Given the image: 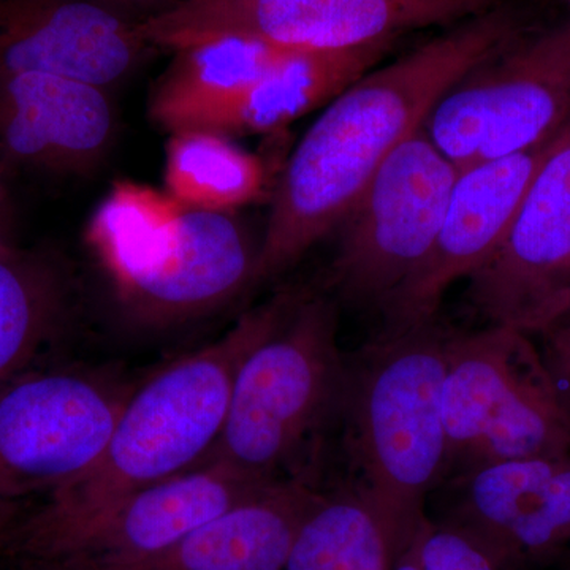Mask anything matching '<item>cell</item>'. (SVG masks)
Here are the masks:
<instances>
[{
    "label": "cell",
    "mask_w": 570,
    "mask_h": 570,
    "mask_svg": "<svg viewBox=\"0 0 570 570\" xmlns=\"http://www.w3.org/2000/svg\"><path fill=\"white\" fill-rule=\"evenodd\" d=\"M302 294L277 292L223 336L130 390L99 461L77 482L48 494L31 515L20 517L9 547L61 534L135 491L204 463L223 433L243 360L283 324Z\"/></svg>",
    "instance_id": "obj_2"
},
{
    "label": "cell",
    "mask_w": 570,
    "mask_h": 570,
    "mask_svg": "<svg viewBox=\"0 0 570 570\" xmlns=\"http://www.w3.org/2000/svg\"><path fill=\"white\" fill-rule=\"evenodd\" d=\"M554 138L557 135L528 151L460 168L430 254L382 306V335H395L436 321L450 285L463 277L468 279L489 262L508 234L521 198Z\"/></svg>",
    "instance_id": "obj_12"
},
{
    "label": "cell",
    "mask_w": 570,
    "mask_h": 570,
    "mask_svg": "<svg viewBox=\"0 0 570 570\" xmlns=\"http://www.w3.org/2000/svg\"><path fill=\"white\" fill-rule=\"evenodd\" d=\"M75 303L69 266L47 249L0 257V390L36 370L61 337Z\"/></svg>",
    "instance_id": "obj_20"
},
{
    "label": "cell",
    "mask_w": 570,
    "mask_h": 570,
    "mask_svg": "<svg viewBox=\"0 0 570 570\" xmlns=\"http://www.w3.org/2000/svg\"><path fill=\"white\" fill-rule=\"evenodd\" d=\"M498 0H179L138 26L153 48L243 37L298 51H343L460 22Z\"/></svg>",
    "instance_id": "obj_8"
},
{
    "label": "cell",
    "mask_w": 570,
    "mask_h": 570,
    "mask_svg": "<svg viewBox=\"0 0 570 570\" xmlns=\"http://www.w3.org/2000/svg\"><path fill=\"white\" fill-rule=\"evenodd\" d=\"M91 2L99 3L105 9L115 11L127 20L141 24L149 18L170 10L179 0H91Z\"/></svg>",
    "instance_id": "obj_25"
},
{
    "label": "cell",
    "mask_w": 570,
    "mask_h": 570,
    "mask_svg": "<svg viewBox=\"0 0 570 570\" xmlns=\"http://www.w3.org/2000/svg\"><path fill=\"white\" fill-rule=\"evenodd\" d=\"M460 168L415 130L390 154L335 232L330 285L354 305L381 307L436 242Z\"/></svg>",
    "instance_id": "obj_6"
},
{
    "label": "cell",
    "mask_w": 570,
    "mask_h": 570,
    "mask_svg": "<svg viewBox=\"0 0 570 570\" xmlns=\"http://www.w3.org/2000/svg\"><path fill=\"white\" fill-rule=\"evenodd\" d=\"M519 37L517 18L494 7L366 71L330 100L277 183L254 284L283 275L335 232L377 168L423 126L438 100Z\"/></svg>",
    "instance_id": "obj_1"
},
{
    "label": "cell",
    "mask_w": 570,
    "mask_h": 570,
    "mask_svg": "<svg viewBox=\"0 0 570 570\" xmlns=\"http://www.w3.org/2000/svg\"><path fill=\"white\" fill-rule=\"evenodd\" d=\"M116 137L108 89L48 73H0V170L88 175Z\"/></svg>",
    "instance_id": "obj_15"
},
{
    "label": "cell",
    "mask_w": 570,
    "mask_h": 570,
    "mask_svg": "<svg viewBox=\"0 0 570 570\" xmlns=\"http://www.w3.org/2000/svg\"><path fill=\"white\" fill-rule=\"evenodd\" d=\"M17 224L13 202L6 181V171L0 170V257L18 249Z\"/></svg>",
    "instance_id": "obj_26"
},
{
    "label": "cell",
    "mask_w": 570,
    "mask_h": 570,
    "mask_svg": "<svg viewBox=\"0 0 570 570\" xmlns=\"http://www.w3.org/2000/svg\"><path fill=\"white\" fill-rule=\"evenodd\" d=\"M165 193L187 208L236 212L266 187L264 163L230 135L209 129L170 134L165 146Z\"/></svg>",
    "instance_id": "obj_21"
},
{
    "label": "cell",
    "mask_w": 570,
    "mask_h": 570,
    "mask_svg": "<svg viewBox=\"0 0 570 570\" xmlns=\"http://www.w3.org/2000/svg\"><path fill=\"white\" fill-rule=\"evenodd\" d=\"M21 517V505H0V557H3L11 532Z\"/></svg>",
    "instance_id": "obj_29"
},
{
    "label": "cell",
    "mask_w": 570,
    "mask_h": 570,
    "mask_svg": "<svg viewBox=\"0 0 570 570\" xmlns=\"http://www.w3.org/2000/svg\"><path fill=\"white\" fill-rule=\"evenodd\" d=\"M132 385L88 370H32L0 390V505L88 474Z\"/></svg>",
    "instance_id": "obj_9"
},
{
    "label": "cell",
    "mask_w": 570,
    "mask_h": 570,
    "mask_svg": "<svg viewBox=\"0 0 570 570\" xmlns=\"http://www.w3.org/2000/svg\"><path fill=\"white\" fill-rule=\"evenodd\" d=\"M414 539L425 570H519L471 532L428 513L415 524Z\"/></svg>",
    "instance_id": "obj_23"
},
{
    "label": "cell",
    "mask_w": 570,
    "mask_h": 570,
    "mask_svg": "<svg viewBox=\"0 0 570 570\" xmlns=\"http://www.w3.org/2000/svg\"><path fill=\"white\" fill-rule=\"evenodd\" d=\"M346 379L336 303L303 291L283 324L243 360L223 433L205 461L254 482L325 487Z\"/></svg>",
    "instance_id": "obj_4"
},
{
    "label": "cell",
    "mask_w": 570,
    "mask_h": 570,
    "mask_svg": "<svg viewBox=\"0 0 570 570\" xmlns=\"http://www.w3.org/2000/svg\"><path fill=\"white\" fill-rule=\"evenodd\" d=\"M452 330L436 321L381 335L347 355L335 442L346 485L387 528L393 547L425 515L444 482L448 436L442 384Z\"/></svg>",
    "instance_id": "obj_3"
},
{
    "label": "cell",
    "mask_w": 570,
    "mask_h": 570,
    "mask_svg": "<svg viewBox=\"0 0 570 570\" xmlns=\"http://www.w3.org/2000/svg\"><path fill=\"white\" fill-rule=\"evenodd\" d=\"M558 397H560L561 406L564 407L566 414L570 420V381L562 382V384L557 385Z\"/></svg>",
    "instance_id": "obj_30"
},
{
    "label": "cell",
    "mask_w": 570,
    "mask_h": 570,
    "mask_svg": "<svg viewBox=\"0 0 570 570\" xmlns=\"http://www.w3.org/2000/svg\"><path fill=\"white\" fill-rule=\"evenodd\" d=\"M392 43L384 41L356 50L285 52L205 129L230 137L283 129L328 104L374 69Z\"/></svg>",
    "instance_id": "obj_19"
},
{
    "label": "cell",
    "mask_w": 570,
    "mask_h": 570,
    "mask_svg": "<svg viewBox=\"0 0 570 570\" xmlns=\"http://www.w3.org/2000/svg\"><path fill=\"white\" fill-rule=\"evenodd\" d=\"M273 483V482H272ZM268 483L205 461L115 502L61 534L7 547L20 570H118L149 560Z\"/></svg>",
    "instance_id": "obj_11"
},
{
    "label": "cell",
    "mask_w": 570,
    "mask_h": 570,
    "mask_svg": "<svg viewBox=\"0 0 570 570\" xmlns=\"http://www.w3.org/2000/svg\"><path fill=\"white\" fill-rule=\"evenodd\" d=\"M534 335L540 337V355L554 387L570 381V313L543 325Z\"/></svg>",
    "instance_id": "obj_24"
},
{
    "label": "cell",
    "mask_w": 570,
    "mask_h": 570,
    "mask_svg": "<svg viewBox=\"0 0 570 570\" xmlns=\"http://www.w3.org/2000/svg\"><path fill=\"white\" fill-rule=\"evenodd\" d=\"M566 313H570V285L568 288H564L560 295L554 296L550 303H547L542 309H539L527 324L521 326V330L530 333V335H534L543 325L549 324V322L554 321V318Z\"/></svg>",
    "instance_id": "obj_27"
},
{
    "label": "cell",
    "mask_w": 570,
    "mask_h": 570,
    "mask_svg": "<svg viewBox=\"0 0 570 570\" xmlns=\"http://www.w3.org/2000/svg\"><path fill=\"white\" fill-rule=\"evenodd\" d=\"M570 119V20L515 39L449 89L423 129L459 168L535 148Z\"/></svg>",
    "instance_id": "obj_7"
},
{
    "label": "cell",
    "mask_w": 570,
    "mask_h": 570,
    "mask_svg": "<svg viewBox=\"0 0 570 570\" xmlns=\"http://www.w3.org/2000/svg\"><path fill=\"white\" fill-rule=\"evenodd\" d=\"M151 45L137 22L91 0H0V73H48L108 89Z\"/></svg>",
    "instance_id": "obj_16"
},
{
    "label": "cell",
    "mask_w": 570,
    "mask_h": 570,
    "mask_svg": "<svg viewBox=\"0 0 570 570\" xmlns=\"http://www.w3.org/2000/svg\"><path fill=\"white\" fill-rule=\"evenodd\" d=\"M392 570H425L420 560L414 530L397 542L395 554H393Z\"/></svg>",
    "instance_id": "obj_28"
},
{
    "label": "cell",
    "mask_w": 570,
    "mask_h": 570,
    "mask_svg": "<svg viewBox=\"0 0 570 570\" xmlns=\"http://www.w3.org/2000/svg\"><path fill=\"white\" fill-rule=\"evenodd\" d=\"M322 490L321 483L306 479L268 483L163 553L118 570H285Z\"/></svg>",
    "instance_id": "obj_17"
},
{
    "label": "cell",
    "mask_w": 570,
    "mask_h": 570,
    "mask_svg": "<svg viewBox=\"0 0 570 570\" xmlns=\"http://www.w3.org/2000/svg\"><path fill=\"white\" fill-rule=\"evenodd\" d=\"M569 3H570V0H569Z\"/></svg>",
    "instance_id": "obj_31"
},
{
    "label": "cell",
    "mask_w": 570,
    "mask_h": 570,
    "mask_svg": "<svg viewBox=\"0 0 570 570\" xmlns=\"http://www.w3.org/2000/svg\"><path fill=\"white\" fill-rule=\"evenodd\" d=\"M442 414L445 480L499 461L570 455V420L530 333L453 332Z\"/></svg>",
    "instance_id": "obj_5"
},
{
    "label": "cell",
    "mask_w": 570,
    "mask_h": 570,
    "mask_svg": "<svg viewBox=\"0 0 570 570\" xmlns=\"http://www.w3.org/2000/svg\"><path fill=\"white\" fill-rule=\"evenodd\" d=\"M288 51L243 37L176 50L149 94V118L168 134L205 129Z\"/></svg>",
    "instance_id": "obj_18"
},
{
    "label": "cell",
    "mask_w": 570,
    "mask_h": 570,
    "mask_svg": "<svg viewBox=\"0 0 570 570\" xmlns=\"http://www.w3.org/2000/svg\"><path fill=\"white\" fill-rule=\"evenodd\" d=\"M489 325L521 326L570 285V119L551 142L489 262L468 277Z\"/></svg>",
    "instance_id": "obj_13"
},
{
    "label": "cell",
    "mask_w": 570,
    "mask_h": 570,
    "mask_svg": "<svg viewBox=\"0 0 570 570\" xmlns=\"http://www.w3.org/2000/svg\"><path fill=\"white\" fill-rule=\"evenodd\" d=\"M387 528L346 485L322 490L292 547L285 570H392Z\"/></svg>",
    "instance_id": "obj_22"
},
{
    "label": "cell",
    "mask_w": 570,
    "mask_h": 570,
    "mask_svg": "<svg viewBox=\"0 0 570 570\" xmlns=\"http://www.w3.org/2000/svg\"><path fill=\"white\" fill-rule=\"evenodd\" d=\"M261 245L235 212L179 205L105 275L130 322L168 328L206 316L250 287Z\"/></svg>",
    "instance_id": "obj_10"
},
{
    "label": "cell",
    "mask_w": 570,
    "mask_h": 570,
    "mask_svg": "<svg viewBox=\"0 0 570 570\" xmlns=\"http://www.w3.org/2000/svg\"><path fill=\"white\" fill-rule=\"evenodd\" d=\"M441 521L463 528L513 568L570 549V455L499 461L442 482Z\"/></svg>",
    "instance_id": "obj_14"
}]
</instances>
